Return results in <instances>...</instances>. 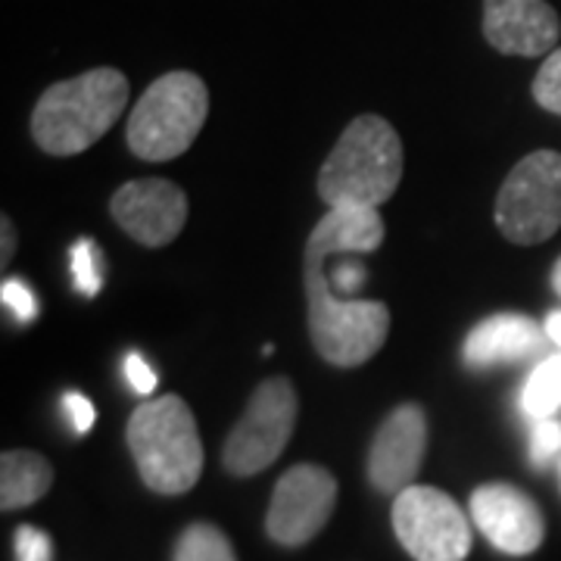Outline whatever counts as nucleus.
I'll return each mask as SVG.
<instances>
[{"label":"nucleus","mask_w":561,"mask_h":561,"mask_svg":"<svg viewBox=\"0 0 561 561\" xmlns=\"http://www.w3.org/2000/svg\"><path fill=\"white\" fill-rule=\"evenodd\" d=\"M62 409L69 412L72 427H76L79 434H88V431L94 427V405L88 402V397H81V393H66V397H62Z\"/></svg>","instance_id":"393cba45"},{"label":"nucleus","mask_w":561,"mask_h":561,"mask_svg":"<svg viewBox=\"0 0 561 561\" xmlns=\"http://www.w3.org/2000/svg\"><path fill=\"white\" fill-rule=\"evenodd\" d=\"M0 221H3V225H0V228H3V265H10V256L16 253V234H13V221L7 219V216Z\"/></svg>","instance_id":"a878e982"},{"label":"nucleus","mask_w":561,"mask_h":561,"mask_svg":"<svg viewBox=\"0 0 561 561\" xmlns=\"http://www.w3.org/2000/svg\"><path fill=\"white\" fill-rule=\"evenodd\" d=\"M334 272H337V275H334V284L328 280V287H331L334 297H353L362 284H365V265H359V262L343 260Z\"/></svg>","instance_id":"b1692460"},{"label":"nucleus","mask_w":561,"mask_h":561,"mask_svg":"<svg viewBox=\"0 0 561 561\" xmlns=\"http://www.w3.org/2000/svg\"><path fill=\"white\" fill-rule=\"evenodd\" d=\"M471 522L505 556H530L542 546L540 505L515 483H483L471 493Z\"/></svg>","instance_id":"9d476101"},{"label":"nucleus","mask_w":561,"mask_h":561,"mask_svg":"<svg viewBox=\"0 0 561 561\" xmlns=\"http://www.w3.org/2000/svg\"><path fill=\"white\" fill-rule=\"evenodd\" d=\"M209 116L206 81L194 72H165L144 94L128 119V147L138 160L165 162L181 157Z\"/></svg>","instance_id":"39448f33"},{"label":"nucleus","mask_w":561,"mask_h":561,"mask_svg":"<svg viewBox=\"0 0 561 561\" xmlns=\"http://www.w3.org/2000/svg\"><path fill=\"white\" fill-rule=\"evenodd\" d=\"M522 405L530 419H556V412L561 409V353L542 359L530 371V378L524 383Z\"/></svg>","instance_id":"dca6fc26"},{"label":"nucleus","mask_w":561,"mask_h":561,"mask_svg":"<svg viewBox=\"0 0 561 561\" xmlns=\"http://www.w3.org/2000/svg\"><path fill=\"white\" fill-rule=\"evenodd\" d=\"M128 449L140 481L160 496L194 490L203 474V440L187 402L169 393L140 402L128 419Z\"/></svg>","instance_id":"20e7f679"},{"label":"nucleus","mask_w":561,"mask_h":561,"mask_svg":"<svg viewBox=\"0 0 561 561\" xmlns=\"http://www.w3.org/2000/svg\"><path fill=\"white\" fill-rule=\"evenodd\" d=\"M297 390L287 378H268L262 381L250 405L228 434L225 449H221V465L234 478H253L265 471L272 461H278L284 446L294 437L297 427Z\"/></svg>","instance_id":"0eeeda50"},{"label":"nucleus","mask_w":561,"mask_h":561,"mask_svg":"<svg viewBox=\"0 0 561 561\" xmlns=\"http://www.w3.org/2000/svg\"><path fill=\"white\" fill-rule=\"evenodd\" d=\"M54 486V465L28 449H10L0 459V508L16 512L47 496Z\"/></svg>","instance_id":"2eb2a0df"},{"label":"nucleus","mask_w":561,"mask_h":561,"mask_svg":"<svg viewBox=\"0 0 561 561\" xmlns=\"http://www.w3.org/2000/svg\"><path fill=\"white\" fill-rule=\"evenodd\" d=\"M483 38L505 57H542L556 50L561 20L546 0H483Z\"/></svg>","instance_id":"ddd939ff"},{"label":"nucleus","mask_w":561,"mask_h":561,"mask_svg":"<svg viewBox=\"0 0 561 561\" xmlns=\"http://www.w3.org/2000/svg\"><path fill=\"white\" fill-rule=\"evenodd\" d=\"M110 213L131 241L165 247L179 238L187 221V197L172 181L138 179L122 184L113 194Z\"/></svg>","instance_id":"9b49d317"},{"label":"nucleus","mask_w":561,"mask_h":561,"mask_svg":"<svg viewBox=\"0 0 561 561\" xmlns=\"http://www.w3.org/2000/svg\"><path fill=\"white\" fill-rule=\"evenodd\" d=\"M16 561H50L54 549H50V537L38 530V527H20L16 530Z\"/></svg>","instance_id":"412c9836"},{"label":"nucleus","mask_w":561,"mask_h":561,"mask_svg":"<svg viewBox=\"0 0 561 561\" xmlns=\"http://www.w3.org/2000/svg\"><path fill=\"white\" fill-rule=\"evenodd\" d=\"M72 278H76V287H79L84 297H94L101 290L103 275L94 241L76 243V250H72Z\"/></svg>","instance_id":"6ab92c4d"},{"label":"nucleus","mask_w":561,"mask_h":561,"mask_svg":"<svg viewBox=\"0 0 561 561\" xmlns=\"http://www.w3.org/2000/svg\"><path fill=\"white\" fill-rule=\"evenodd\" d=\"M337 505V481L321 465H294L272 490L265 534L278 546L297 549L319 537Z\"/></svg>","instance_id":"1a4fd4ad"},{"label":"nucleus","mask_w":561,"mask_h":561,"mask_svg":"<svg viewBox=\"0 0 561 561\" xmlns=\"http://www.w3.org/2000/svg\"><path fill=\"white\" fill-rule=\"evenodd\" d=\"M546 337L561 350V309L559 312H549V319H546Z\"/></svg>","instance_id":"bb28decb"},{"label":"nucleus","mask_w":561,"mask_h":561,"mask_svg":"<svg viewBox=\"0 0 561 561\" xmlns=\"http://www.w3.org/2000/svg\"><path fill=\"white\" fill-rule=\"evenodd\" d=\"M3 302H7V309H13V316L20 321H32L38 316V300H35V294L16 278H7L3 280Z\"/></svg>","instance_id":"4be33fe9"},{"label":"nucleus","mask_w":561,"mask_h":561,"mask_svg":"<svg viewBox=\"0 0 561 561\" xmlns=\"http://www.w3.org/2000/svg\"><path fill=\"white\" fill-rule=\"evenodd\" d=\"M393 534L415 561H465L471 552V524L437 486L402 490L393 500Z\"/></svg>","instance_id":"6e6552de"},{"label":"nucleus","mask_w":561,"mask_h":561,"mask_svg":"<svg viewBox=\"0 0 561 561\" xmlns=\"http://www.w3.org/2000/svg\"><path fill=\"white\" fill-rule=\"evenodd\" d=\"M427 449V419L415 402L397 405L378 427L368 449V481L387 496L412 486Z\"/></svg>","instance_id":"f8f14e48"},{"label":"nucleus","mask_w":561,"mask_h":561,"mask_svg":"<svg viewBox=\"0 0 561 561\" xmlns=\"http://www.w3.org/2000/svg\"><path fill=\"white\" fill-rule=\"evenodd\" d=\"M131 84L113 66L57 81L32 113V138L50 157H76L119 122Z\"/></svg>","instance_id":"f03ea898"},{"label":"nucleus","mask_w":561,"mask_h":561,"mask_svg":"<svg viewBox=\"0 0 561 561\" xmlns=\"http://www.w3.org/2000/svg\"><path fill=\"white\" fill-rule=\"evenodd\" d=\"M175 561H238L231 540L216 524H187L175 542Z\"/></svg>","instance_id":"f3484780"},{"label":"nucleus","mask_w":561,"mask_h":561,"mask_svg":"<svg viewBox=\"0 0 561 561\" xmlns=\"http://www.w3.org/2000/svg\"><path fill=\"white\" fill-rule=\"evenodd\" d=\"M125 378H128V383L138 390L140 397H150L157 390V371L144 362L140 353H128L125 356Z\"/></svg>","instance_id":"5701e85b"},{"label":"nucleus","mask_w":561,"mask_h":561,"mask_svg":"<svg viewBox=\"0 0 561 561\" xmlns=\"http://www.w3.org/2000/svg\"><path fill=\"white\" fill-rule=\"evenodd\" d=\"M496 225L518 247L549 241L561 228V153L537 150L524 157L496 197Z\"/></svg>","instance_id":"423d86ee"},{"label":"nucleus","mask_w":561,"mask_h":561,"mask_svg":"<svg viewBox=\"0 0 561 561\" xmlns=\"http://www.w3.org/2000/svg\"><path fill=\"white\" fill-rule=\"evenodd\" d=\"M561 456V421L559 419H542L534 424L530 434V461L534 465H552Z\"/></svg>","instance_id":"aec40b11"},{"label":"nucleus","mask_w":561,"mask_h":561,"mask_svg":"<svg viewBox=\"0 0 561 561\" xmlns=\"http://www.w3.org/2000/svg\"><path fill=\"white\" fill-rule=\"evenodd\" d=\"M542 341H546V328L527 316H515V312L490 316L465 337L461 359L471 368H493L540 353Z\"/></svg>","instance_id":"4468645a"},{"label":"nucleus","mask_w":561,"mask_h":561,"mask_svg":"<svg viewBox=\"0 0 561 561\" xmlns=\"http://www.w3.org/2000/svg\"><path fill=\"white\" fill-rule=\"evenodd\" d=\"M402 179V140L375 113L346 125L319 172V197L331 209H378Z\"/></svg>","instance_id":"7ed1b4c3"},{"label":"nucleus","mask_w":561,"mask_h":561,"mask_svg":"<svg viewBox=\"0 0 561 561\" xmlns=\"http://www.w3.org/2000/svg\"><path fill=\"white\" fill-rule=\"evenodd\" d=\"M552 287H556V294L561 297V256L556 262V268H552Z\"/></svg>","instance_id":"cd10ccee"},{"label":"nucleus","mask_w":561,"mask_h":561,"mask_svg":"<svg viewBox=\"0 0 561 561\" xmlns=\"http://www.w3.org/2000/svg\"><path fill=\"white\" fill-rule=\"evenodd\" d=\"M383 241L378 209H331L312 228L302 262L309 334L319 356L337 368L368 362L390 334V309L375 300H337L328 287L324 260L337 253H371Z\"/></svg>","instance_id":"f257e3e1"},{"label":"nucleus","mask_w":561,"mask_h":561,"mask_svg":"<svg viewBox=\"0 0 561 561\" xmlns=\"http://www.w3.org/2000/svg\"><path fill=\"white\" fill-rule=\"evenodd\" d=\"M534 98L542 110L561 116V47H556L540 66V72L534 79Z\"/></svg>","instance_id":"a211bd4d"}]
</instances>
